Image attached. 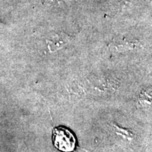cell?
I'll return each instance as SVG.
<instances>
[{
    "label": "cell",
    "mask_w": 152,
    "mask_h": 152,
    "mask_svg": "<svg viewBox=\"0 0 152 152\" xmlns=\"http://www.w3.org/2000/svg\"><path fill=\"white\" fill-rule=\"evenodd\" d=\"M52 140L54 146L63 152H71L76 147V138L69 129L58 126L53 130Z\"/></svg>",
    "instance_id": "6da1fadb"
}]
</instances>
